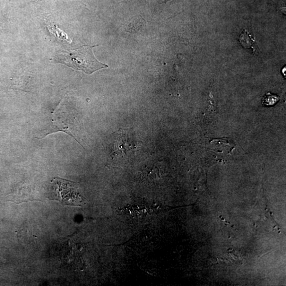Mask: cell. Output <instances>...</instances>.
Here are the masks:
<instances>
[{
  "instance_id": "obj_4",
  "label": "cell",
  "mask_w": 286,
  "mask_h": 286,
  "mask_svg": "<svg viewBox=\"0 0 286 286\" xmlns=\"http://www.w3.org/2000/svg\"><path fill=\"white\" fill-rule=\"evenodd\" d=\"M280 100V98L278 95L268 92L263 98L262 103L264 106L270 107L275 105Z\"/></svg>"
},
{
  "instance_id": "obj_1",
  "label": "cell",
  "mask_w": 286,
  "mask_h": 286,
  "mask_svg": "<svg viewBox=\"0 0 286 286\" xmlns=\"http://www.w3.org/2000/svg\"><path fill=\"white\" fill-rule=\"evenodd\" d=\"M97 46L85 45L69 51H60L55 57V62L86 74H91L100 69L108 67L107 65L100 62L95 57L92 48Z\"/></svg>"
},
{
  "instance_id": "obj_3",
  "label": "cell",
  "mask_w": 286,
  "mask_h": 286,
  "mask_svg": "<svg viewBox=\"0 0 286 286\" xmlns=\"http://www.w3.org/2000/svg\"><path fill=\"white\" fill-rule=\"evenodd\" d=\"M241 45L247 49H251L255 53L258 51L255 38L246 29L241 33L239 38Z\"/></svg>"
},
{
  "instance_id": "obj_2",
  "label": "cell",
  "mask_w": 286,
  "mask_h": 286,
  "mask_svg": "<svg viewBox=\"0 0 286 286\" xmlns=\"http://www.w3.org/2000/svg\"><path fill=\"white\" fill-rule=\"evenodd\" d=\"M51 184L52 200L58 201L66 206L82 207L86 204L87 201L73 182L57 178L51 182Z\"/></svg>"
}]
</instances>
